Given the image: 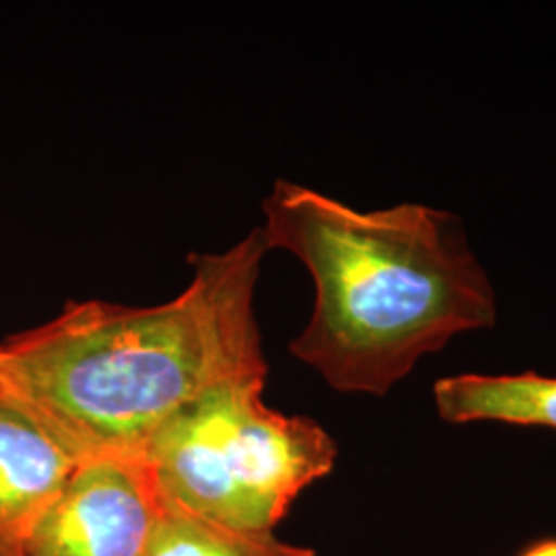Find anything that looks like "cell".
Wrapping results in <instances>:
<instances>
[{
    "label": "cell",
    "instance_id": "obj_5",
    "mask_svg": "<svg viewBox=\"0 0 556 556\" xmlns=\"http://www.w3.org/2000/svg\"><path fill=\"white\" fill-rule=\"evenodd\" d=\"M79 459L0 394V556H25L41 516Z\"/></svg>",
    "mask_w": 556,
    "mask_h": 556
},
{
    "label": "cell",
    "instance_id": "obj_2",
    "mask_svg": "<svg viewBox=\"0 0 556 556\" xmlns=\"http://www.w3.org/2000/svg\"><path fill=\"white\" fill-rule=\"evenodd\" d=\"M262 208L268 250L298 256L316 285L289 351L338 392L383 396L418 358L495 326L493 285L456 215L425 204L363 213L287 179Z\"/></svg>",
    "mask_w": 556,
    "mask_h": 556
},
{
    "label": "cell",
    "instance_id": "obj_8",
    "mask_svg": "<svg viewBox=\"0 0 556 556\" xmlns=\"http://www.w3.org/2000/svg\"><path fill=\"white\" fill-rule=\"evenodd\" d=\"M519 556H556V540H544L526 548Z\"/></svg>",
    "mask_w": 556,
    "mask_h": 556
},
{
    "label": "cell",
    "instance_id": "obj_7",
    "mask_svg": "<svg viewBox=\"0 0 556 556\" xmlns=\"http://www.w3.org/2000/svg\"><path fill=\"white\" fill-rule=\"evenodd\" d=\"M140 556H316L275 534H252L163 503L160 521Z\"/></svg>",
    "mask_w": 556,
    "mask_h": 556
},
{
    "label": "cell",
    "instance_id": "obj_6",
    "mask_svg": "<svg viewBox=\"0 0 556 556\" xmlns=\"http://www.w3.org/2000/svg\"><path fill=\"white\" fill-rule=\"evenodd\" d=\"M439 417L447 422H507L556 429V378L538 374L439 379L433 388Z\"/></svg>",
    "mask_w": 556,
    "mask_h": 556
},
{
    "label": "cell",
    "instance_id": "obj_4",
    "mask_svg": "<svg viewBox=\"0 0 556 556\" xmlns=\"http://www.w3.org/2000/svg\"><path fill=\"white\" fill-rule=\"evenodd\" d=\"M161 509L142 459H83L38 521L25 556H140Z\"/></svg>",
    "mask_w": 556,
    "mask_h": 556
},
{
    "label": "cell",
    "instance_id": "obj_3",
    "mask_svg": "<svg viewBox=\"0 0 556 556\" xmlns=\"http://www.w3.org/2000/svg\"><path fill=\"white\" fill-rule=\"evenodd\" d=\"M264 379L208 390L149 443L142 464L163 503L241 532L275 534L301 491L332 472L334 439L312 418L268 408Z\"/></svg>",
    "mask_w": 556,
    "mask_h": 556
},
{
    "label": "cell",
    "instance_id": "obj_1",
    "mask_svg": "<svg viewBox=\"0 0 556 556\" xmlns=\"http://www.w3.org/2000/svg\"><path fill=\"white\" fill-rule=\"evenodd\" d=\"M262 227L192 256L184 293L153 307L68 303L0 344V394L79 462L142 459L161 429L225 381L266 378L254 295Z\"/></svg>",
    "mask_w": 556,
    "mask_h": 556
}]
</instances>
